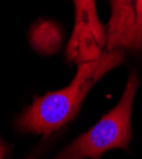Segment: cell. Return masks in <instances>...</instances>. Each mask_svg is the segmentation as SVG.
<instances>
[{
  "mask_svg": "<svg viewBox=\"0 0 142 159\" xmlns=\"http://www.w3.org/2000/svg\"><path fill=\"white\" fill-rule=\"evenodd\" d=\"M123 57L124 52L121 50H105L99 57L79 64L70 85L48 92L43 97H36L19 116L17 127L23 132L41 134L47 139L74 120L90 89L103 75L119 65Z\"/></svg>",
  "mask_w": 142,
  "mask_h": 159,
  "instance_id": "cell-1",
  "label": "cell"
},
{
  "mask_svg": "<svg viewBox=\"0 0 142 159\" xmlns=\"http://www.w3.org/2000/svg\"><path fill=\"white\" fill-rule=\"evenodd\" d=\"M138 87L136 73L130 75L123 96L118 104L86 132L76 138L66 147L56 159H100L110 149L128 150V144L132 140V104Z\"/></svg>",
  "mask_w": 142,
  "mask_h": 159,
  "instance_id": "cell-2",
  "label": "cell"
},
{
  "mask_svg": "<svg viewBox=\"0 0 142 159\" xmlns=\"http://www.w3.org/2000/svg\"><path fill=\"white\" fill-rule=\"evenodd\" d=\"M75 28L66 48L67 59L77 65L94 60L105 51L107 30L98 19L95 0H74Z\"/></svg>",
  "mask_w": 142,
  "mask_h": 159,
  "instance_id": "cell-3",
  "label": "cell"
},
{
  "mask_svg": "<svg viewBox=\"0 0 142 159\" xmlns=\"http://www.w3.org/2000/svg\"><path fill=\"white\" fill-rule=\"evenodd\" d=\"M105 50H142V0H112Z\"/></svg>",
  "mask_w": 142,
  "mask_h": 159,
  "instance_id": "cell-4",
  "label": "cell"
}]
</instances>
